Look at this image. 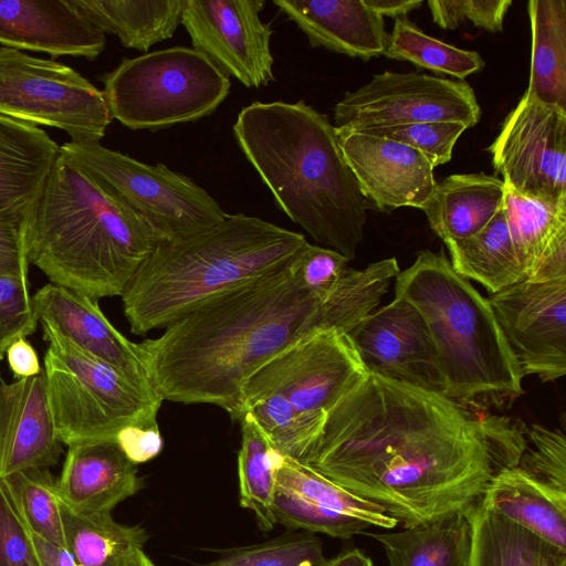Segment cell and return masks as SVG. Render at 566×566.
I'll return each mask as SVG.
<instances>
[{
	"instance_id": "obj_1",
	"label": "cell",
	"mask_w": 566,
	"mask_h": 566,
	"mask_svg": "<svg viewBox=\"0 0 566 566\" xmlns=\"http://www.w3.org/2000/svg\"><path fill=\"white\" fill-rule=\"evenodd\" d=\"M526 431L521 419L368 373L327 411L302 463L409 528L470 514L492 476L518 464Z\"/></svg>"
},
{
	"instance_id": "obj_2",
	"label": "cell",
	"mask_w": 566,
	"mask_h": 566,
	"mask_svg": "<svg viewBox=\"0 0 566 566\" xmlns=\"http://www.w3.org/2000/svg\"><path fill=\"white\" fill-rule=\"evenodd\" d=\"M290 264L201 302L160 336L138 343L163 400L214 405L237 419L248 377L321 331V301L294 281Z\"/></svg>"
},
{
	"instance_id": "obj_3",
	"label": "cell",
	"mask_w": 566,
	"mask_h": 566,
	"mask_svg": "<svg viewBox=\"0 0 566 566\" xmlns=\"http://www.w3.org/2000/svg\"><path fill=\"white\" fill-rule=\"evenodd\" d=\"M232 130L290 220L325 248L354 260L370 205L328 117L303 99L253 102L239 112Z\"/></svg>"
},
{
	"instance_id": "obj_4",
	"label": "cell",
	"mask_w": 566,
	"mask_h": 566,
	"mask_svg": "<svg viewBox=\"0 0 566 566\" xmlns=\"http://www.w3.org/2000/svg\"><path fill=\"white\" fill-rule=\"evenodd\" d=\"M156 245L134 216L60 150L28 214L30 264L51 283L97 301L122 296Z\"/></svg>"
},
{
	"instance_id": "obj_5",
	"label": "cell",
	"mask_w": 566,
	"mask_h": 566,
	"mask_svg": "<svg viewBox=\"0 0 566 566\" xmlns=\"http://www.w3.org/2000/svg\"><path fill=\"white\" fill-rule=\"evenodd\" d=\"M305 237L243 213L158 243L122 294L132 333L165 328L201 302L286 268Z\"/></svg>"
},
{
	"instance_id": "obj_6",
	"label": "cell",
	"mask_w": 566,
	"mask_h": 566,
	"mask_svg": "<svg viewBox=\"0 0 566 566\" xmlns=\"http://www.w3.org/2000/svg\"><path fill=\"white\" fill-rule=\"evenodd\" d=\"M395 296L415 305L436 346L443 395L478 410L510 407L523 374L484 296L460 276L444 252L422 250L397 275Z\"/></svg>"
},
{
	"instance_id": "obj_7",
	"label": "cell",
	"mask_w": 566,
	"mask_h": 566,
	"mask_svg": "<svg viewBox=\"0 0 566 566\" xmlns=\"http://www.w3.org/2000/svg\"><path fill=\"white\" fill-rule=\"evenodd\" d=\"M367 374L346 334L315 331L248 377L235 420L249 415L279 454L303 462L327 411Z\"/></svg>"
},
{
	"instance_id": "obj_8",
	"label": "cell",
	"mask_w": 566,
	"mask_h": 566,
	"mask_svg": "<svg viewBox=\"0 0 566 566\" xmlns=\"http://www.w3.org/2000/svg\"><path fill=\"white\" fill-rule=\"evenodd\" d=\"M49 346L43 375L62 444L115 438L128 426H157L164 401L154 387L88 356L66 339L43 332Z\"/></svg>"
},
{
	"instance_id": "obj_9",
	"label": "cell",
	"mask_w": 566,
	"mask_h": 566,
	"mask_svg": "<svg viewBox=\"0 0 566 566\" xmlns=\"http://www.w3.org/2000/svg\"><path fill=\"white\" fill-rule=\"evenodd\" d=\"M101 80L112 118L133 130H158L209 116L231 86L211 60L180 45L123 59Z\"/></svg>"
},
{
	"instance_id": "obj_10",
	"label": "cell",
	"mask_w": 566,
	"mask_h": 566,
	"mask_svg": "<svg viewBox=\"0 0 566 566\" xmlns=\"http://www.w3.org/2000/svg\"><path fill=\"white\" fill-rule=\"evenodd\" d=\"M60 150L134 216L157 244L187 239L228 214L191 178L164 164H144L99 143L67 142Z\"/></svg>"
},
{
	"instance_id": "obj_11",
	"label": "cell",
	"mask_w": 566,
	"mask_h": 566,
	"mask_svg": "<svg viewBox=\"0 0 566 566\" xmlns=\"http://www.w3.org/2000/svg\"><path fill=\"white\" fill-rule=\"evenodd\" d=\"M0 115L98 143L112 116L103 91L74 69L0 45Z\"/></svg>"
},
{
	"instance_id": "obj_12",
	"label": "cell",
	"mask_w": 566,
	"mask_h": 566,
	"mask_svg": "<svg viewBox=\"0 0 566 566\" xmlns=\"http://www.w3.org/2000/svg\"><path fill=\"white\" fill-rule=\"evenodd\" d=\"M335 127L359 129L413 123H479L481 108L471 86L423 73L385 71L334 107Z\"/></svg>"
},
{
	"instance_id": "obj_13",
	"label": "cell",
	"mask_w": 566,
	"mask_h": 566,
	"mask_svg": "<svg viewBox=\"0 0 566 566\" xmlns=\"http://www.w3.org/2000/svg\"><path fill=\"white\" fill-rule=\"evenodd\" d=\"M503 182L518 195L566 206V109L525 92L488 148Z\"/></svg>"
},
{
	"instance_id": "obj_14",
	"label": "cell",
	"mask_w": 566,
	"mask_h": 566,
	"mask_svg": "<svg viewBox=\"0 0 566 566\" xmlns=\"http://www.w3.org/2000/svg\"><path fill=\"white\" fill-rule=\"evenodd\" d=\"M488 301L523 376L554 381L566 374V276L524 280Z\"/></svg>"
},
{
	"instance_id": "obj_15",
	"label": "cell",
	"mask_w": 566,
	"mask_h": 566,
	"mask_svg": "<svg viewBox=\"0 0 566 566\" xmlns=\"http://www.w3.org/2000/svg\"><path fill=\"white\" fill-rule=\"evenodd\" d=\"M265 0H185L181 24L192 49L247 88L274 81L273 30L260 18Z\"/></svg>"
},
{
	"instance_id": "obj_16",
	"label": "cell",
	"mask_w": 566,
	"mask_h": 566,
	"mask_svg": "<svg viewBox=\"0 0 566 566\" xmlns=\"http://www.w3.org/2000/svg\"><path fill=\"white\" fill-rule=\"evenodd\" d=\"M347 336L367 373L443 395L434 343L423 316L409 301L395 296Z\"/></svg>"
},
{
	"instance_id": "obj_17",
	"label": "cell",
	"mask_w": 566,
	"mask_h": 566,
	"mask_svg": "<svg viewBox=\"0 0 566 566\" xmlns=\"http://www.w3.org/2000/svg\"><path fill=\"white\" fill-rule=\"evenodd\" d=\"M344 158L368 203L390 212L422 209L437 184L433 166L417 149L392 139L336 127Z\"/></svg>"
},
{
	"instance_id": "obj_18",
	"label": "cell",
	"mask_w": 566,
	"mask_h": 566,
	"mask_svg": "<svg viewBox=\"0 0 566 566\" xmlns=\"http://www.w3.org/2000/svg\"><path fill=\"white\" fill-rule=\"evenodd\" d=\"M32 298L43 332L66 339L88 356L153 387L138 344L112 325L96 300L53 283L42 286Z\"/></svg>"
},
{
	"instance_id": "obj_19",
	"label": "cell",
	"mask_w": 566,
	"mask_h": 566,
	"mask_svg": "<svg viewBox=\"0 0 566 566\" xmlns=\"http://www.w3.org/2000/svg\"><path fill=\"white\" fill-rule=\"evenodd\" d=\"M0 43L94 60L104 51L106 36L72 0H0Z\"/></svg>"
},
{
	"instance_id": "obj_20",
	"label": "cell",
	"mask_w": 566,
	"mask_h": 566,
	"mask_svg": "<svg viewBox=\"0 0 566 566\" xmlns=\"http://www.w3.org/2000/svg\"><path fill=\"white\" fill-rule=\"evenodd\" d=\"M62 451L43 371L9 384L0 380V478L55 465Z\"/></svg>"
},
{
	"instance_id": "obj_21",
	"label": "cell",
	"mask_w": 566,
	"mask_h": 566,
	"mask_svg": "<svg viewBox=\"0 0 566 566\" xmlns=\"http://www.w3.org/2000/svg\"><path fill=\"white\" fill-rule=\"evenodd\" d=\"M140 486L137 465L128 460L115 438L69 446L56 479L61 503L81 514L111 512Z\"/></svg>"
},
{
	"instance_id": "obj_22",
	"label": "cell",
	"mask_w": 566,
	"mask_h": 566,
	"mask_svg": "<svg viewBox=\"0 0 566 566\" xmlns=\"http://www.w3.org/2000/svg\"><path fill=\"white\" fill-rule=\"evenodd\" d=\"M306 35L312 48H325L368 61L384 55L389 33L384 18L363 0H273Z\"/></svg>"
},
{
	"instance_id": "obj_23",
	"label": "cell",
	"mask_w": 566,
	"mask_h": 566,
	"mask_svg": "<svg viewBox=\"0 0 566 566\" xmlns=\"http://www.w3.org/2000/svg\"><path fill=\"white\" fill-rule=\"evenodd\" d=\"M479 506L566 551V492L543 483L520 467L497 471Z\"/></svg>"
},
{
	"instance_id": "obj_24",
	"label": "cell",
	"mask_w": 566,
	"mask_h": 566,
	"mask_svg": "<svg viewBox=\"0 0 566 566\" xmlns=\"http://www.w3.org/2000/svg\"><path fill=\"white\" fill-rule=\"evenodd\" d=\"M504 186L509 232L526 280L566 276V206L528 199Z\"/></svg>"
},
{
	"instance_id": "obj_25",
	"label": "cell",
	"mask_w": 566,
	"mask_h": 566,
	"mask_svg": "<svg viewBox=\"0 0 566 566\" xmlns=\"http://www.w3.org/2000/svg\"><path fill=\"white\" fill-rule=\"evenodd\" d=\"M504 193L505 186L499 177L455 174L436 184L421 210L432 231L447 243L482 230L504 206Z\"/></svg>"
},
{
	"instance_id": "obj_26",
	"label": "cell",
	"mask_w": 566,
	"mask_h": 566,
	"mask_svg": "<svg viewBox=\"0 0 566 566\" xmlns=\"http://www.w3.org/2000/svg\"><path fill=\"white\" fill-rule=\"evenodd\" d=\"M59 154L45 130L0 115V211L32 207Z\"/></svg>"
},
{
	"instance_id": "obj_27",
	"label": "cell",
	"mask_w": 566,
	"mask_h": 566,
	"mask_svg": "<svg viewBox=\"0 0 566 566\" xmlns=\"http://www.w3.org/2000/svg\"><path fill=\"white\" fill-rule=\"evenodd\" d=\"M78 11L123 46L146 52L171 39L181 24L185 0H72Z\"/></svg>"
},
{
	"instance_id": "obj_28",
	"label": "cell",
	"mask_w": 566,
	"mask_h": 566,
	"mask_svg": "<svg viewBox=\"0 0 566 566\" xmlns=\"http://www.w3.org/2000/svg\"><path fill=\"white\" fill-rule=\"evenodd\" d=\"M385 549L388 566H469L472 525L454 513L401 532L370 534Z\"/></svg>"
},
{
	"instance_id": "obj_29",
	"label": "cell",
	"mask_w": 566,
	"mask_h": 566,
	"mask_svg": "<svg viewBox=\"0 0 566 566\" xmlns=\"http://www.w3.org/2000/svg\"><path fill=\"white\" fill-rule=\"evenodd\" d=\"M469 566H566L562 551L506 517L478 506L470 514Z\"/></svg>"
},
{
	"instance_id": "obj_30",
	"label": "cell",
	"mask_w": 566,
	"mask_h": 566,
	"mask_svg": "<svg viewBox=\"0 0 566 566\" xmlns=\"http://www.w3.org/2000/svg\"><path fill=\"white\" fill-rule=\"evenodd\" d=\"M527 12L532 53L525 92L566 109V1L530 0Z\"/></svg>"
},
{
	"instance_id": "obj_31",
	"label": "cell",
	"mask_w": 566,
	"mask_h": 566,
	"mask_svg": "<svg viewBox=\"0 0 566 566\" xmlns=\"http://www.w3.org/2000/svg\"><path fill=\"white\" fill-rule=\"evenodd\" d=\"M444 244L452 269L463 279L481 283L491 294L526 280L510 237L504 206L478 233Z\"/></svg>"
},
{
	"instance_id": "obj_32",
	"label": "cell",
	"mask_w": 566,
	"mask_h": 566,
	"mask_svg": "<svg viewBox=\"0 0 566 566\" xmlns=\"http://www.w3.org/2000/svg\"><path fill=\"white\" fill-rule=\"evenodd\" d=\"M61 513L67 551L78 566H126L148 538L142 526L123 525L111 512L81 514L61 503Z\"/></svg>"
},
{
	"instance_id": "obj_33",
	"label": "cell",
	"mask_w": 566,
	"mask_h": 566,
	"mask_svg": "<svg viewBox=\"0 0 566 566\" xmlns=\"http://www.w3.org/2000/svg\"><path fill=\"white\" fill-rule=\"evenodd\" d=\"M238 420L241 424V447L238 453L240 504L252 511L259 527L268 532L276 524L272 502L280 454L249 415L244 413Z\"/></svg>"
},
{
	"instance_id": "obj_34",
	"label": "cell",
	"mask_w": 566,
	"mask_h": 566,
	"mask_svg": "<svg viewBox=\"0 0 566 566\" xmlns=\"http://www.w3.org/2000/svg\"><path fill=\"white\" fill-rule=\"evenodd\" d=\"M275 478L276 486L324 509L357 518L369 527L390 530L398 525L379 505L353 494L297 460L280 454Z\"/></svg>"
},
{
	"instance_id": "obj_35",
	"label": "cell",
	"mask_w": 566,
	"mask_h": 566,
	"mask_svg": "<svg viewBox=\"0 0 566 566\" xmlns=\"http://www.w3.org/2000/svg\"><path fill=\"white\" fill-rule=\"evenodd\" d=\"M384 55L458 80H464L484 67V60L478 52L432 38L407 17L395 19Z\"/></svg>"
},
{
	"instance_id": "obj_36",
	"label": "cell",
	"mask_w": 566,
	"mask_h": 566,
	"mask_svg": "<svg viewBox=\"0 0 566 566\" xmlns=\"http://www.w3.org/2000/svg\"><path fill=\"white\" fill-rule=\"evenodd\" d=\"M2 481L31 533L67 549L56 480L50 470L29 469Z\"/></svg>"
},
{
	"instance_id": "obj_37",
	"label": "cell",
	"mask_w": 566,
	"mask_h": 566,
	"mask_svg": "<svg viewBox=\"0 0 566 566\" xmlns=\"http://www.w3.org/2000/svg\"><path fill=\"white\" fill-rule=\"evenodd\" d=\"M272 514L275 523L284 526L344 539L369 527L357 518L318 506L280 486L275 489Z\"/></svg>"
},
{
	"instance_id": "obj_38",
	"label": "cell",
	"mask_w": 566,
	"mask_h": 566,
	"mask_svg": "<svg viewBox=\"0 0 566 566\" xmlns=\"http://www.w3.org/2000/svg\"><path fill=\"white\" fill-rule=\"evenodd\" d=\"M228 555L235 566H324L322 542L312 533H290L262 544L234 548Z\"/></svg>"
},
{
	"instance_id": "obj_39",
	"label": "cell",
	"mask_w": 566,
	"mask_h": 566,
	"mask_svg": "<svg viewBox=\"0 0 566 566\" xmlns=\"http://www.w3.org/2000/svg\"><path fill=\"white\" fill-rule=\"evenodd\" d=\"M468 127L461 123H413L395 126L348 129L392 139L420 151L434 167L448 163L462 133ZM345 129V128H344Z\"/></svg>"
},
{
	"instance_id": "obj_40",
	"label": "cell",
	"mask_w": 566,
	"mask_h": 566,
	"mask_svg": "<svg viewBox=\"0 0 566 566\" xmlns=\"http://www.w3.org/2000/svg\"><path fill=\"white\" fill-rule=\"evenodd\" d=\"M535 479L566 492V438L564 429L532 423L518 464Z\"/></svg>"
},
{
	"instance_id": "obj_41",
	"label": "cell",
	"mask_w": 566,
	"mask_h": 566,
	"mask_svg": "<svg viewBox=\"0 0 566 566\" xmlns=\"http://www.w3.org/2000/svg\"><path fill=\"white\" fill-rule=\"evenodd\" d=\"M38 323L29 279L0 276V360L8 347L31 335Z\"/></svg>"
},
{
	"instance_id": "obj_42",
	"label": "cell",
	"mask_w": 566,
	"mask_h": 566,
	"mask_svg": "<svg viewBox=\"0 0 566 566\" xmlns=\"http://www.w3.org/2000/svg\"><path fill=\"white\" fill-rule=\"evenodd\" d=\"M348 260L340 253L306 243L290 264L294 281L318 301H323L335 287Z\"/></svg>"
},
{
	"instance_id": "obj_43",
	"label": "cell",
	"mask_w": 566,
	"mask_h": 566,
	"mask_svg": "<svg viewBox=\"0 0 566 566\" xmlns=\"http://www.w3.org/2000/svg\"><path fill=\"white\" fill-rule=\"evenodd\" d=\"M0 566H43L33 535L1 478Z\"/></svg>"
},
{
	"instance_id": "obj_44",
	"label": "cell",
	"mask_w": 566,
	"mask_h": 566,
	"mask_svg": "<svg viewBox=\"0 0 566 566\" xmlns=\"http://www.w3.org/2000/svg\"><path fill=\"white\" fill-rule=\"evenodd\" d=\"M511 0H430L428 7L434 23L454 30L464 21L490 32L503 30Z\"/></svg>"
},
{
	"instance_id": "obj_45",
	"label": "cell",
	"mask_w": 566,
	"mask_h": 566,
	"mask_svg": "<svg viewBox=\"0 0 566 566\" xmlns=\"http://www.w3.org/2000/svg\"><path fill=\"white\" fill-rule=\"evenodd\" d=\"M30 209L0 211V276L28 277L25 229Z\"/></svg>"
},
{
	"instance_id": "obj_46",
	"label": "cell",
	"mask_w": 566,
	"mask_h": 566,
	"mask_svg": "<svg viewBox=\"0 0 566 566\" xmlns=\"http://www.w3.org/2000/svg\"><path fill=\"white\" fill-rule=\"evenodd\" d=\"M115 440L128 460L136 465L154 459L163 449L158 424L128 426L116 434Z\"/></svg>"
},
{
	"instance_id": "obj_47",
	"label": "cell",
	"mask_w": 566,
	"mask_h": 566,
	"mask_svg": "<svg viewBox=\"0 0 566 566\" xmlns=\"http://www.w3.org/2000/svg\"><path fill=\"white\" fill-rule=\"evenodd\" d=\"M8 365L17 379L39 375L42 369L39 356L33 346L21 337L14 340L6 352Z\"/></svg>"
},
{
	"instance_id": "obj_48",
	"label": "cell",
	"mask_w": 566,
	"mask_h": 566,
	"mask_svg": "<svg viewBox=\"0 0 566 566\" xmlns=\"http://www.w3.org/2000/svg\"><path fill=\"white\" fill-rule=\"evenodd\" d=\"M33 541L43 566H78L67 549L36 535H33Z\"/></svg>"
},
{
	"instance_id": "obj_49",
	"label": "cell",
	"mask_w": 566,
	"mask_h": 566,
	"mask_svg": "<svg viewBox=\"0 0 566 566\" xmlns=\"http://www.w3.org/2000/svg\"><path fill=\"white\" fill-rule=\"evenodd\" d=\"M364 4L384 17L394 19L407 14L422 4L421 0H363Z\"/></svg>"
},
{
	"instance_id": "obj_50",
	"label": "cell",
	"mask_w": 566,
	"mask_h": 566,
	"mask_svg": "<svg viewBox=\"0 0 566 566\" xmlns=\"http://www.w3.org/2000/svg\"><path fill=\"white\" fill-rule=\"evenodd\" d=\"M324 566H374L371 559L357 548L344 551Z\"/></svg>"
},
{
	"instance_id": "obj_51",
	"label": "cell",
	"mask_w": 566,
	"mask_h": 566,
	"mask_svg": "<svg viewBox=\"0 0 566 566\" xmlns=\"http://www.w3.org/2000/svg\"><path fill=\"white\" fill-rule=\"evenodd\" d=\"M126 566H155L154 563L148 558V556L144 553L143 548L136 551Z\"/></svg>"
},
{
	"instance_id": "obj_52",
	"label": "cell",
	"mask_w": 566,
	"mask_h": 566,
	"mask_svg": "<svg viewBox=\"0 0 566 566\" xmlns=\"http://www.w3.org/2000/svg\"><path fill=\"white\" fill-rule=\"evenodd\" d=\"M1 380V379H0Z\"/></svg>"
}]
</instances>
